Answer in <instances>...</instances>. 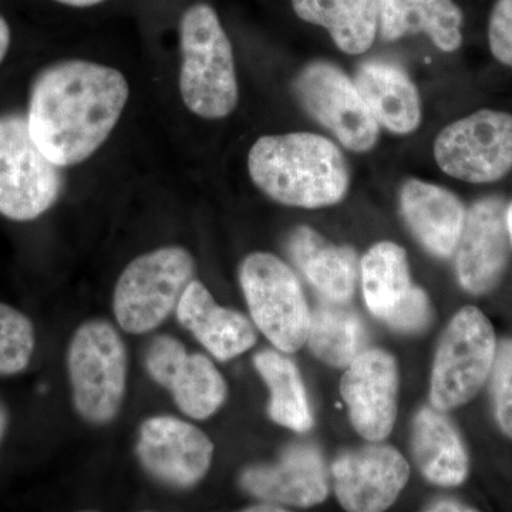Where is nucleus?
Returning a JSON list of instances; mask_svg holds the SVG:
<instances>
[{
  "label": "nucleus",
  "mask_w": 512,
  "mask_h": 512,
  "mask_svg": "<svg viewBox=\"0 0 512 512\" xmlns=\"http://www.w3.org/2000/svg\"><path fill=\"white\" fill-rule=\"evenodd\" d=\"M128 97L127 79L113 67L87 60L53 64L30 92V134L57 167L82 164L113 133Z\"/></svg>",
  "instance_id": "nucleus-1"
},
{
  "label": "nucleus",
  "mask_w": 512,
  "mask_h": 512,
  "mask_svg": "<svg viewBox=\"0 0 512 512\" xmlns=\"http://www.w3.org/2000/svg\"><path fill=\"white\" fill-rule=\"evenodd\" d=\"M248 171L271 200L306 210L338 204L350 185L340 148L306 131L258 138L248 153Z\"/></svg>",
  "instance_id": "nucleus-2"
},
{
  "label": "nucleus",
  "mask_w": 512,
  "mask_h": 512,
  "mask_svg": "<svg viewBox=\"0 0 512 512\" xmlns=\"http://www.w3.org/2000/svg\"><path fill=\"white\" fill-rule=\"evenodd\" d=\"M180 92L187 109L222 120L237 109L239 87L231 40L207 3L185 10L180 22Z\"/></svg>",
  "instance_id": "nucleus-3"
},
{
  "label": "nucleus",
  "mask_w": 512,
  "mask_h": 512,
  "mask_svg": "<svg viewBox=\"0 0 512 512\" xmlns=\"http://www.w3.org/2000/svg\"><path fill=\"white\" fill-rule=\"evenodd\" d=\"M67 367L82 419L92 424L116 419L127 386V350L116 328L104 319L84 322L70 342Z\"/></svg>",
  "instance_id": "nucleus-4"
},
{
  "label": "nucleus",
  "mask_w": 512,
  "mask_h": 512,
  "mask_svg": "<svg viewBox=\"0 0 512 512\" xmlns=\"http://www.w3.org/2000/svg\"><path fill=\"white\" fill-rule=\"evenodd\" d=\"M195 261L183 247H163L126 266L114 289L113 308L121 329L143 335L177 309L194 279Z\"/></svg>",
  "instance_id": "nucleus-5"
},
{
  "label": "nucleus",
  "mask_w": 512,
  "mask_h": 512,
  "mask_svg": "<svg viewBox=\"0 0 512 512\" xmlns=\"http://www.w3.org/2000/svg\"><path fill=\"white\" fill-rule=\"evenodd\" d=\"M497 338L490 320L476 306H466L441 336L430 382V402L450 412L474 399L493 369Z\"/></svg>",
  "instance_id": "nucleus-6"
},
{
  "label": "nucleus",
  "mask_w": 512,
  "mask_h": 512,
  "mask_svg": "<svg viewBox=\"0 0 512 512\" xmlns=\"http://www.w3.org/2000/svg\"><path fill=\"white\" fill-rule=\"evenodd\" d=\"M239 282L252 320L269 342L284 353L301 349L311 309L295 272L274 254L254 252L242 262Z\"/></svg>",
  "instance_id": "nucleus-7"
},
{
  "label": "nucleus",
  "mask_w": 512,
  "mask_h": 512,
  "mask_svg": "<svg viewBox=\"0 0 512 512\" xmlns=\"http://www.w3.org/2000/svg\"><path fill=\"white\" fill-rule=\"evenodd\" d=\"M60 167L37 147L28 119L0 116V214L8 220H36L62 191Z\"/></svg>",
  "instance_id": "nucleus-8"
},
{
  "label": "nucleus",
  "mask_w": 512,
  "mask_h": 512,
  "mask_svg": "<svg viewBox=\"0 0 512 512\" xmlns=\"http://www.w3.org/2000/svg\"><path fill=\"white\" fill-rule=\"evenodd\" d=\"M440 170L470 184L500 181L512 171V114L478 110L448 124L434 141Z\"/></svg>",
  "instance_id": "nucleus-9"
},
{
  "label": "nucleus",
  "mask_w": 512,
  "mask_h": 512,
  "mask_svg": "<svg viewBox=\"0 0 512 512\" xmlns=\"http://www.w3.org/2000/svg\"><path fill=\"white\" fill-rule=\"evenodd\" d=\"M293 93L302 109L353 153H369L379 140L380 126L367 109L355 80L323 60L306 64L296 74Z\"/></svg>",
  "instance_id": "nucleus-10"
},
{
  "label": "nucleus",
  "mask_w": 512,
  "mask_h": 512,
  "mask_svg": "<svg viewBox=\"0 0 512 512\" xmlns=\"http://www.w3.org/2000/svg\"><path fill=\"white\" fill-rule=\"evenodd\" d=\"M146 367L148 375L170 390L178 409L191 419H208L227 400V383L214 363L201 353L190 355L171 336H158L150 343Z\"/></svg>",
  "instance_id": "nucleus-11"
},
{
  "label": "nucleus",
  "mask_w": 512,
  "mask_h": 512,
  "mask_svg": "<svg viewBox=\"0 0 512 512\" xmlns=\"http://www.w3.org/2000/svg\"><path fill=\"white\" fill-rule=\"evenodd\" d=\"M137 456L148 473L161 483L191 488L207 476L214 444L204 431L187 421L157 416L141 426Z\"/></svg>",
  "instance_id": "nucleus-12"
},
{
  "label": "nucleus",
  "mask_w": 512,
  "mask_h": 512,
  "mask_svg": "<svg viewBox=\"0 0 512 512\" xmlns=\"http://www.w3.org/2000/svg\"><path fill=\"white\" fill-rule=\"evenodd\" d=\"M511 248L504 200L487 197L474 202L454 252L460 285L476 296L493 291L510 262Z\"/></svg>",
  "instance_id": "nucleus-13"
},
{
  "label": "nucleus",
  "mask_w": 512,
  "mask_h": 512,
  "mask_svg": "<svg viewBox=\"0 0 512 512\" xmlns=\"http://www.w3.org/2000/svg\"><path fill=\"white\" fill-rule=\"evenodd\" d=\"M335 493L345 510L379 512L387 510L406 487L410 468L402 453L387 444L345 451L332 466Z\"/></svg>",
  "instance_id": "nucleus-14"
},
{
  "label": "nucleus",
  "mask_w": 512,
  "mask_h": 512,
  "mask_svg": "<svg viewBox=\"0 0 512 512\" xmlns=\"http://www.w3.org/2000/svg\"><path fill=\"white\" fill-rule=\"evenodd\" d=\"M350 421L363 439L383 441L397 416L399 369L383 349H366L348 366L340 382Z\"/></svg>",
  "instance_id": "nucleus-15"
},
{
  "label": "nucleus",
  "mask_w": 512,
  "mask_h": 512,
  "mask_svg": "<svg viewBox=\"0 0 512 512\" xmlns=\"http://www.w3.org/2000/svg\"><path fill=\"white\" fill-rule=\"evenodd\" d=\"M241 487L268 503L312 507L328 497L329 478L318 448L298 443L285 448L275 464L245 470Z\"/></svg>",
  "instance_id": "nucleus-16"
},
{
  "label": "nucleus",
  "mask_w": 512,
  "mask_h": 512,
  "mask_svg": "<svg viewBox=\"0 0 512 512\" xmlns=\"http://www.w3.org/2000/svg\"><path fill=\"white\" fill-rule=\"evenodd\" d=\"M400 210L407 227L431 255L450 258L456 252L467 210L454 192L410 178L400 188Z\"/></svg>",
  "instance_id": "nucleus-17"
},
{
  "label": "nucleus",
  "mask_w": 512,
  "mask_h": 512,
  "mask_svg": "<svg viewBox=\"0 0 512 512\" xmlns=\"http://www.w3.org/2000/svg\"><path fill=\"white\" fill-rule=\"evenodd\" d=\"M177 318L221 362L255 345L256 332L242 313L222 308L200 281L192 279L178 302Z\"/></svg>",
  "instance_id": "nucleus-18"
},
{
  "label": "nucleus",
  "mask_w": 512,
  "mask_h": 512,
  "mask_svg": "<svg viewBox=\"0 0 512 512\" xmlns=\"http://www.w3.org/2000/svg\"><path fill=\"white\" fill-rule=\"evenodd\" d=\"M355 84L380 128L407 136L420 127L423 119L420 93L402 67L384 60H370L360 64Z\"/></svg>",
  "instance_id": "nucleus-19"
},
{
  "label": "nucleus",
  "mask_w": 512,
  "mask_h": 512,
  "mask_svg": "<svg viewBox=\"0 0 512 512\" xmlns=\"http://www.w3.org/2000/svg\"><path fill=\"white\" fill-rule=\"evenodd\" d=\"M293 264L322 295L332 301L348 302L355 293L359 258L348 245L326 241L311 227L293 229L286 241Z\"/></svg>",
  "instance_id": "nucleus-20"
},
{
  "label": "nucleus",
  "mask_w": 512,
  "mask_h": 512,
  "mask_svg": "<svg viewBox=\"0 0 512 512\" xmlns=\"http://www.w3.org/2000/svg\"><path fill=\"white\" fill-rule=\"evenodd\" d=\"M464 16L454 0H380L379 33L384 42L423 33L444 53L463 45Z\"/></svg>",
  "instance_id": "nucleus-21"
},
{
  "label": "nucleus",
  "mask_w": 512,
  "mask_h": 512,
  "mask_svg": "<svg viewBox=\"0 0 512 512\" xmlns=\"http://www.w3.org/2000/svg\"><path fill=\"white\" fill-rule=\"evenodd\" d=\"M413 456L430 483L457 487L467 480L470 458L453 421L436 407H424L413 420Z\"/></svg>",
  "instance_id": "nucleus-22"
},
{
  "label": "nucleus",
  "mask_w": 512,
  "mask_h": 512,
  "mask_svg": "<svg viewBox=\"0 0 512 512\" xmlns=\"http://www.w3.org/2000/svg\"><path fill=\"white\" fill-rule=\"evenodd\" d=\"M296 16L328 30L340 52H367L379 33L380 0H292Z\"/></svg>",
  "instance_id": "nucleus-23"
},
{
  "label": "nucleus",
  "mask_w": 512,
  "mask_h": 512,
  "mask_svg": "<svg viewBox=\"0 0 512 512\" xmlns=\"http://www.w3.org/2000/svg\"><path fill=\"white\" fill-rule=\"evenodd\" d=\"M306 342L326 365L348 367L367 349L366 326L349 301L322 298L311 311Z\"/></svg>",
  "instance_id": "nucleus-24"
},
{
  "label": "nucleus",
  "mask_w": 512,
  "mask_h": 512,
  "mask_svg": "<svg viewBox=\"0 0 512 512\" xmlns=\"http://www.w3.org/2000/svg\"><path fill=\"white\" fill-rule=\"evenodd\" d=\"M360 271L367 308L384 322L413 288L406 251L394 242H379L363 256Z\"/></svg>",
  "instance_id": "nucleus-25"
},
{
  "label": "nucleus",
  "mask_w": 512,
  "mask_h": 512,
  "mask_svg": "<svg viewBox=\"0 0 512 512\" xmlns=\"http://www.w3.org/2000/svg\"><path fill=\"white\" fill-rule=\"evenodd\" d=\"M254 365L271 392L269 417L279 426L296 433L311 430V406L295 363L275 350H262L256 353Z\"/></svg>",
  "instance_id": "nucleus-26"
},
{
  "label": "nucleus",
  "mask_w": 512,
  "mask_h": 512,
  "mask_svg": "<svg viewBox=\"0 0 512 512\" xmlns=\"http://www.w3.org/2000/svg\"><path fill=\"white\" fill-rule=\"evenodd\" d=\"M35 346V328L28 316L0 302V376L23 372L32 360Z\"/></svg>",
  "instance_id": "nucleus-27"
},
{
  "label": "nucleus",
  "mask_w": 512,
  "mask_h": 512,
  "mask_svg": "<svg viewBox=\"0 0 512 512\" xmlns=\"http://www.w3.org/2000/svg\"><path fill=\"white\" fill-rule=\"evenodd\" d=\"M490 376L495 420L512 440V339L498 343Z\"/></svg>",
  "instance_id": "nucleus-28"
},
{
  "label": "nucleus",
  "mask_w": 512,
  "mask_h": 512,
  "mask_svg": "<svg viewBox=\"0 0 512 512\" xmlns=\"http://www.w3.org/2000/svg\"><path fill=\"white\" fill-rule=\"evenodd\" d=\"M433 311L423 289L413 285L409 295L384 322L402 333H420L429 328Z\"/></svg>",
  "instance_id": "nucleus-29"
},
{
  "label": "nucleus",
  "mask_w": 512,
  "mask_h": 512,
  "mask_svg": "<svg viewBox=\"0 0 512 512\" xmlns=\"http://www.w3.org/2000/svg\"><path fill=\"white\" fill-rule=\"evenodd\" d=\"M488 45L495 59L512 69V0H497L488 20Z\"/></svg>",
  "instance_id": "nucleus-30"
},
{
  "label": "nucleus",
  "mask_w": 512,
  "mask_h": 512,
  "mask_svg": "<svg viewBox=\"0 0 512 512\" xmlns=\"http://www.w3.org/2000/svg\"><path fill=\"white\" fill-rule=\"evenodd\" d=\"M427 511H477L476 508L468 507V505L460 503L456 500H440L436 501L427 508Z\"/></svg>",
  "instance_id": "nucleus-31"
},
{
  "label": "nucleus",
  "mask_w": 512,
  "mask_h": 512,
  "mask_svg": "<svg viewBox=\"0 0 512 512\" xmlns=\"http://www.w3.org/2000/svg\"><path fill=\"white\" fill-rule=\"evenodd\" d=\"M10 40H12V33H10L9 23L0 15V63L8 55Z\"/></svg>",
  "instance_id": "nucleus-32"
},
{
  "label": "nucleus",
  "mask_w": 512,
  "mask_h": 512,
  "mask_svg": "<svg viewBox=\"0 0 512 512\" xmlns=\"http://www.w3.org/2000/svg\"><path fill=\"white\" fill-rule=\"evenodd\" d=\"M9 427V410L6 407V404L3 403V400L0 399V443L3 441V437H5L6 431H8Z\"/></svg>",
  "instance_id": "nucleus-33"
},
{
  "label": "nucleus",
  "mask_w": 512,
  "mask_h": 512,
  "mask_svg": "<svg viewBox=\"0 0 512 512\" xmlns=\"http://www.w3.org/2000/svg\"><path fill=\"white\" fill-rule=\"evenodd\" d=\"M63 5L73 6V8H89V6L99 5L104 0H56Z\"/></svg>",
  "instance_id": "nucleus-34"
},
{
  "label": "nucleus",
  "mask_w": 512,
  "mask_h": 512,
  "mask_svg": "<svg viewBox=\"0 0 512 512\" xmlns=\"http://www.w3.org/2000/svg\"><path fill=\"white\" fill-rule=\"evenodd\" d=\"M245 511H251V512H254V511H258V512H265V511H269V512H282V511H286V510H285V508H282L281 505L274 504V503H268V501H266V504L255 505V507H249Z\"/></svg>",
  "instance_id": "nucleus-35"
},
{
  "label": "nucleus",
  "mask_w": 512,
  "mask_h": 512,
  "mask_svg": "<svg viewBox=\"0 0 512 512\" xmlns=\"http://www.w3.org/2000/svg\"><path fill=\"white\" fill-rule=\"evenodd\" d=\"M507 227L508 232H510V239L512 245V202L510 205H507Z\"/></svg>",
  "instance_id": "nucleus-36"
}]
</instances>
